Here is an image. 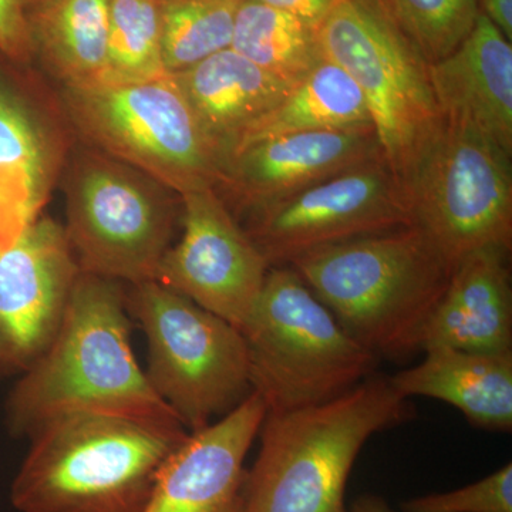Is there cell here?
<instances>
[{
	"label": "cell",
	"mask_w": 512,
	"mask_h": 512,
	"mask_svg": "<svg viewBox=\"0 0 512 512\" xmlns=\"http://www.w3.org/2000/svg\"><path fill=\"white\" fill-rule=\"evenodd\" d=\"M127 308L121 282L80 272L55 340L10 393L13 434L77 412L181 423L138 366Z\"/></svg>",
	"instance_id": "6da1fadb"
},
{
	"label": "cell",
	"mask_w": 512,
	"mask_h": 512,
	"mask_svg": "<svg viewBox=\"0 0 512 512\" xmlns=\"http://www.w3.org/2000/svg\"><path fill=\"white\" fill-rule=\"evenodd\" d=\"M188 436L177 421L62 414L30 436L10 500L20 512H143Z\"/></svg>",
	"instance_id": "7a4b0ae2"
},
{
	"label": "cell",
	"mask_w": 512,
	"mask_h": 512,
	"mask_svg": "<svg viewBox=\"0 0 512 512\" xmlns=\"http://www.w3.org/2000/svg\"><path fill=\"white\" fill-rule=\"evenodd\" d=\"M288 266L377 359L421 350L453 272L414 225L315 249Z\"/></svg>",
	"instance_id": "3957f363"
},
{
	"label": "cell",
	"mask_w": 512,
	"mask_h": 512,
	"mask_svg": "<svg viewBox=\"0 0 512 512\" xmlns=\"http://www.w3.org/2000/svg\"><path fill=\"white\" fill-rule=\"evenodd\" d=\"M410 414L409 399L380 375L330 402L266 413L242 512H348L346 487L360 451Z\"/></svg>",
	"instance_id": "277c9868"
},
{
	"label": "cell",
	"mask_w": 512,
	"mask_h": 512,
	"mask_svg": "<svg viewBox=\"0 0 512 512\" xmlns=\"http://www.w3.org/2000/svg\"><path fill=\"white\" fill-rule=\"evenodd\" d=\"M252 392L266 413H288L342 396L375 375L363 348L291 266H272L241 328Z\"/></svg>",
	"instance_id": "5b68a950"
},
{
	"label": "cell",
	"mask_w": 512,
	"mask_h": 512,
	"mask_svg": "<svg viewBox=\"0 0 512 512\" xmlns=\"http://www.w3.org/2000/svg\"><path fill=\"white\" fill-rule=\"evenodd\" d=\"M400 184L412 225L451 271L478 249L512 248V154L480 128L441 116Z\"/></svg>",
	"instance_id": "8992f818"
},
{
	"label": "cell",
	"mask_w": 512,
	"mask_h": 512,
	"mask_svg": "<svg viewBox=\"0 0 512 512\" xmlns=\"http://www.w3.org/2000/svg\"><path fill=\"white\" fill-rule=\"evenodd\" d=\"M77 133L97 151L140 171L178 197L218 187L225 163L173 76L151 82L63 87Z\"/></svg>",
	"instance_id": "52a82bcc"
},
{
	"label": "cell",
	"mask_w": 512,
	"mask_h": 512,
	"mask_svg": "<svg viewBox=\"0 0 512 512\" xmlns=\"http://www.w3.org/2000/svg\"><path fill=\"white\" fill-rule=\"evenodd\" d=\"M127 305L146 333L148 380L190 433L252 392L247 343L227 320L158 281L134 285Z\"/></svg>",
	"instance_id": "ba28073f"
},
{
	"label": "cell",
	"mask_w": 512,
	"mask_h": 512,
	"mask_svg": "<svg viewBox=\"0 0 512 512\" xmlns=\"http://www.w3.org/2000/svg\"><path fill=\"white\" fill-rule=\"evenodd\" d=\"M316 35L362 90L384 161L402 181L441 120L427 64L373 0H336Z\"/></svg>",
	"instance_id": "9c48e42d"
},
{
	"label": "cell",
	"mask_w": 512,
	"mask_h": 512,
	"mask_svg": "<svg viewBox=\"0 0 512 512\" xmlns=\"http://www.w3.org/2000/svg\"><path fill=\"white\" fill-rule=\"evenodd\" d=\"M167 191L100 151L77 157L67 177L64 231L80 269L133 285L156 281L177 215Z\"/></svg>",
	"instance_id": "30bf717a"
},
{
	"label": "cell",
	"mask_w": 512,
	"mask_h": 512,
	"mask_svg": "<svg viewBox=\"0 0 512 512\" xmlns=\"http://www.w3.org/2000/svg\"><path fill=\"white\" fill-rule=\"evenodd\" d=\"M247 214L244 229L271 268L315 249L412 225L402 184L383 157Z\"/></svg>",
	"instance_id": "8fae6325"
},
{
	"label": "cell",
	"mask_w": 512,
	"mask_h": 512,
	"mask_svg": "<svg viewBox=\"0 0 512 512\" xmlns=\"http://www.w3.org/2000/svg\"><path fill=\"white\" fill-rule=\"evenodd\" d=\"M180 200L183 237L165 252L156 281L241 330L271 266L215 188Z\"/></svg>",
	"instance_id": "7c38bea8"
},
{
	"label": "cell",
	"mask_w": 512,
	"mask_h": 512,
	"mask_svg": "<svg viewBox=\"0 0 512 512\" xmlns=\"http://www.w3.org/2000/svg\"><path fill=\"white\" fill-rule=\"evenodd\" d=\"M80 272L64 227L46 215L0 252V373L25 372L52 345Z\"/></svg>",
	"instance_id": "4fadbf2b"
},
{
	"label": "cell",
	"mask_w": 512,
	"mask_h": 512,
	"mask_svg": "<svg viewBox=\"0 0 512 512\" xmlns=\"http://www.w3.org/2000/svg\"><path fill=\"white\" fill-rule=\"evenodd\" d=\"M266 417L251 392L218 421L195 433L164 464L143 512H242L245 458Z\"/></svg>",
	"instance_id": "5bb4252c"
},
{
	"label": "cell",
	"mask_w": 512,
	"mask_h": 512,
	"mask_svg": "<svg viewBox=\"0 0 512 512\" xmlns=\"http://www.w3.org/2000/svg\"><path fill=\"white\" fill-rule=\"evenodd\" d=\"M380 157L375 131L285 134L239 151L217 190L248 212Z\"/></svg>",
	"instance_id": "9a60e30c"
},
{
	"label": "cell",
	"mask_w": 512,
	"mask_h": 512,
	"mask_svg": "<svg viewBox=\"0 0 512 512\" xmlns=\"http://www.w3.org/2000/svg\"><path fill=\"white\" fill-rule=\"evenodd\" d=\"M66 151L50 111L0 73V252L42 214Z\"/></svg>",
	"instance_id": "2e32d148"
},
{
	"label": "cell",
	"mask_w": 512,
	"mask_h": 512,
	"mask_svg": "<svg viewBox=\"0 0 512 512\" xmlns=\"http://www.w3.org/2000/svg\"><path fill=\"white\" fill-rule=\"evenodd\" d=\"M510 255L511 249L490 247L458 262L424 328L421 352H512Z\"/></svg>",
	"instance_id": "e0dca14e"
},
{
	"label": "cell",
	"mask_w": 512,
	"mask_h": 512,
	"mask_svg": "<svg viewBox=\"0 0 512 512\" xmlns=\"http://www.w3.org/2000/svg\"><path fill=\"white\" fill-rule=\"evenodd\" d=\"M427 73L441 116L473 124L512 154V46L483 12Z\"/></svg>",
	"instance_id": "ac0fdd59"
},
{
	"label": "cell",
	"mask_w": 512,
	"mask_h": 512,
	"mask_svg": "<svg viewBox=\"0 0 512 512\" xmlns=\"http://www.w3.org/2000/svg\"><path fill=\"white\" fill-rule=\"evenodd\" d=\"M170 76L224 160L225 171L249 131L276 109L293 87L231 47Z\"/></svg>",
	"instance_id": "d6986e66"
},
{
	"label": "cell",
	"mask_w": 512,
	"mask_h": 512,
	"mask_svg": "<svg viewBox=\"0 0 512 512\" xmlns=\"http://www.w3.org/2000/svg\"><path fill=\"white\" fill-rule=\"evenodd\" d=\"M419 365L390 376L403 397H429L456 407L478 429L511 433L512 352L430 349Z\"/></svg>",
	"instance_id": "ffe728a7"
},
{
	"label": "cell",
	"mask_w": 512,
	"mask_h": 512,
	"mask_svg": "<svg viewBox=\"0 0 512 512\" xmlns=\"http://www.w3.org/2000/svg\"><path fill=\"white\" fill-rule=\"evenodd\" d=\"M26 9L33 52L63 87L100 84L110 0H39Z\"/></svg>",
	"instance_id": "44dd1931"
},
{
	"label": "cell",
	"mask_w": 512,
	"mask_h": 512,
	"mask_svg": "<svg viewBox=\"0 0 512 512\" xmlns=\"http://www.w3.org/2000/svg\"><path fill=\"white\" fill-rule=\"evenodd\" d=\"M356 130L375 131L365 96L345 70L323 56L281 104L249 131L238 153L285 134Z\"/></svg>",
	"instance_id": "7402d4cb"
},
{
	"label": "cell",
	"mask_w": 512,
	"mask_h": 512,
	"mask_svg": "<svg viewBox=\"0 0 512 512\" xmlns=\"http://www.w3.org/2000/svg\"><path fill=\"white\" fill-rule=\"evenodd\" d=\"M231 49L291 86L323 57L315 26L254 0L239 3Z\"/></svg>",
	"instance_id": "603a6c76"
},
{
	"label": "cell",
	"mask_w": 512,
	"mask_h": 512,
	"mask_svg": "<svg viewBox=\"0 0 512 512\" xmlns=\"http://www.w3.org/2000/svg\"><path fill=\"white\" fill-rule=\"evenodd\" d=\"M165 76L160 0H110L107 62L100 84L124 86Z\"/></svg>",
	"instance_id": "cb8c5ba5"
},
{
	"label": "cell",
	"mask_w": 512,
	"mask_h": 512,
	"mask_svg": "<svg viewBox=\"0 0 512 512\" xmlns=\"http://www.w3.org/2000/svg\"><path fill=\"white\" fill-rule=\"evenodd\" d=\"M241 0H160L168 74L191 69L232 45Z\"/></svg>",
	"instance_id": "d4e9b609"
},
{
	"label": "cell",
	"mask_w": 512,
	"mask_h": 512,
	"mask_svg": "<svg viewBox=\"0 0 512 512\" xmlns=\"http://www.w3.org/2000/svg\"><path fill=\"white\" fill-rule=\"evenodd\" d=\"M429 66L450 55L473 29L478 0H373Z\"/></svg>",
	"instance_id": "484cf974"
},
{
	"label": "cell",
	"mask_w": 512,
	"mask_h": 512,
	"mask_svg": "<svg viewBox=\"0 0 512 512\" xmlns=\"http://www.w3.org/2000/svg\"><path fill=\"white\" fill-rule=\"evenodd\" d=\"M403 512H512V464L457 490L423 495L402 504Z\"/></svg>",
	"instance_id": "4316f807"
},
{
	"label": "cell",
	"mask_w": 512,
	"mask_h": 512,
	"mask_svg": "<svg viewBox=\"0 0 512 512\" xmlns=\"http://www.w3.org/2000/svg\"><path fill=\"white\" fill-rule=\"evenodd\" d=\"M0 53L16 64L35 57L25 0H0Z\"/></svg>",
	"instance_id": "83f0119b"
},
{
	"label": "cell",
	"mask_w": 512,
	"mask_h": 512,
	"mask_svg": "<svg viewBox=\"0 0 512 512\" xmlns=\"http://www.w3.org/2000/svg\"><path fill=\"white\" fill-rule=\"evenodd\" d=\"M254 2L282 10L318 28L335 6L336 0H254Z\"/></svg>",
	"instance_id": "f1b7e54d"
},
{
	"label": "cell",
	"mask_w": 512,
	"mask_h": 512,
	"mask_svg": "<svg viewBox=\"0 0 512 512\" xmlns=\"http://www.w3.org/2000/svg\"><path fill=\"white\" fill-rule=\"evenodd\" d=\"M483 12L508 40H512V0H478Z\"/></svg>",
	"instance_id": "f546056e"
},
{
	"label": "cell",
	"mask_w": 512,
	"mask_h": 512,
	"mask_svg": "<svg viewBox=\"0 0 512 512\" xmlns=\"http://www.w3.org/2000/svg\"><path fill=\"white\" fill-rule=\"evenodd\" d=\"M348 512H394L379 495L365 494L357 498Z\"/></svg>",
	"instance_id": "4dcf8cb0"
},
{
	"label": "cell",
	"mask_w": 512,
	"mask_h": 512,
	"mask_svg": "<svg viewBox=\"0 0 512 512\" xmlns=\"http://www.w3.org/2000/svg\"><path fill=\"white\" fill-rule=\"evenodd\" d=\"M36 2H39V0H25L26 8H28V6L33 5V3Z\"/></svg>",
	"instance_id": "1f68e13d"
}]
</instances>
